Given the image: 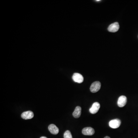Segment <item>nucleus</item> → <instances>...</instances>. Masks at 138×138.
<instances>
[{"label":"nucleus","instance_id":"1","mask_svg":"<svg viewBox=\"0 0 138 138\" xmlns=\"http://www.w3.org/2000/svg\"><path fill=\"white\" fill-rule=\"evenodd\" d=\"M101 83L99 81H95L92 83L90 87V91L92 93L98 91L101 89Z\"/></svg>","mask_w":138,"mask_h":138},{"label":"nucleus","instance_id":"2","mask_svg":"<svg viewBox=\"0 0 138 138\" xmlns=\"http://www.w3.org/2000/svg\"><path fill=\"white\" fill-rule=\"evenodd\" d=\"M121 122L119 119H115L111 120L109 122V125L112 129H117L121 125Z\"/></svg>","mask_w":138,"mask_h":138},{"label":"nucleus","instance_id":"3","mask_svg":"<svg viewBox=\"0 0 138 138\" xmlns=\"http://www.w3.org/2000/svg\"><path fill=\"white\" fill-rule=\"evenodd\" d=\"M119 29V23L117 22L110 24L108 28V30L110 32H117Z\"/></svg>","mask_w":138,"mask_h":138},{"label":"nucleus","instance_id":"4","mask_svg":"<svg viewBox=\"0 0 138 138\" xmlns=\"http://www.w3.org/2000/svg\"><path fill=\"white\" fill-rule=\"evenodd\" d=\"M72 79L75 82L81 83L84 81V78L81 74L78 73H74L72 76Z\"/></svg>","mask_w":138,"mask_h":138},{"label":"nucleus","instance_id":"5","mask_svg":"<svg viewBox=\"0 0 138 138\" xmlns=\"http://www.w3.org/2000/svg\"><path fill=\"white\" fill-rule=\"evenodd\" d=\"M82 133L83 134L86 136H92L95 133L94 130L91 127H87L84 128L82 130Z\"/></svg>","mask_w":138,"mask_h":138},{"label":"nucleus","instance_id":"6","mask_svg":"<svg viewBox=\"0 0 138 138\" xmlns=\"http://www.w3.org/2000/svg\"><path fill=\"white\" fill-rule=\"evenodd\" d=\"M100 108V105L99 103L95 102L92 104V106L89 109V112L92 114H95L97 113Z\"/></svg>","mask_w":138,"mask_h":138},{"label":"nucleus","instance_id":"7","mask_svg":"<svg viewBox=\"0 0 138 138\" xmlns=\"http://www.w3.org/2000/svg\"><path fill=\"white\" fill-rule=\"evenodd\" d=\"M127 102V98L126 97L124 96H121L119 98L117 101V104L120 107H122L126 105Z\"/></svg>","mask_w":138,"mask_h":138},{"label":"nucleus","instance_id":"8","mask_svg":"<svg viewBox=\"0 0 138 138\" xmlns=\"http://www.w3.org/2000/svg\"><path fill=\"white\" fill-rule=\"evenodd\" d=\"M34 117V114L33 112L31 111H27L24 112L22 113L21 117L23 119L27 120L33 118Z\"/></svg>","mask_w":138,"mask_h":138},{"label":"nucleus","instance_id":"9","mask_svg":"<svg viewBox=\"0 0 138 138\" xmlns=\"http://www.w3.org/2000/svg\"><path fill=\"white\" fill-rule=\"evenodd\" d=\"M48 130L52 134L56 135L59 133L58 128L53 124H50L48 126Z\"/></svg>","mask_w":138,"mask_h":138},{"label":"nucleus","instance_id":"10","mask_svg":"<svg viewBox=\"0 0 138 138\" xmlns=\"http://www.w3.org/2000/svg\"><path fill=\"white\" fill-rule=\"evenodd\" d=\"M81 108L80 106H77L75 108L72 115L75 118H78L81 115Z\"/></svg>","mask_w":138,"mask_h":138},{"label":"nucleus","instance_id":"11","mask_svg":"<svg viewBox=\"0 0 138 138\" xmlns=\"http://www.w3.org/2000/svg\"><path fill=\"white\" fill-rule=\"evenodd\" d=\"M64 138H72L71 132L69 130H67L64 133Z\"/></svg>","mask_w":138,"mask_h":138},{"label":"nucleus","instance_id":"12","mask_svg":"<svg viewBox=\"0 0 138 138\" xmlns=\"http://www.w3.org/2000/svg\"><path fill=\"white\" fill-rule=\"evenodd\" d=\"M40 138H47V137H41Z\"/></svg>","mask_w":138,"mask_h":138},{"label":"nucleus","instance_id":"13","mask_svg":"<svg viewBox=\"0 0 138 138\" xmlns=\"http://www.w3.org/2000/svg\"><path fill=\"white\" fill-rule=\"evenodd\" d=\"M104 138H110V137H109L106 136V137H104Z\"/></svg>","mask_w":138,"mask_h":138},{"label":"nucleus","instance_id":"14","mask_svg":"<svg viewBox=\"0 0 138 138\" xmlns=\"http://www.w3.org/2000/svg\"><path fill=\"white\" fill-rule=\"evenodd\" d=\"M101 0H96V1H100Z\"/></svg>","mask_w":138,"mask_h":138}]
</instances>
